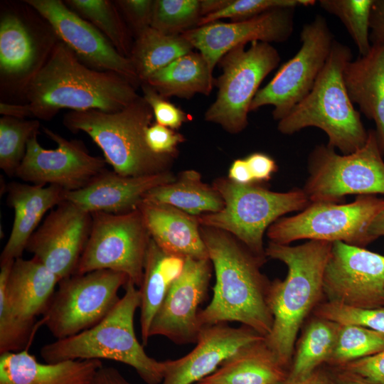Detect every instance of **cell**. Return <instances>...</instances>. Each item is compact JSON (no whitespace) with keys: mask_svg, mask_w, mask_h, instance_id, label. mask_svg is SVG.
I'll return each mask as SVG.
<instances>
[{"mask_svg":"<svg viewBox=\"0 0 384 384\" xmlns=\"http://www.w3.org/2000/svg\"><path fill=\"white\" fill-rule=\"evenodd\" d=\"M370 40L372 45H384V0H374L370 23Z\"/></svg>","mask_w":384,"mask_h":384,"instance_id":"obj_47","label":"cell"},{"mask_svg":"<svg viewBox=\"0 0 384 384\" xmlns=\"http://www.w3.org/2000/svg\"><path fill=\"white\" fill-rule=\"evenodd\" d=\"M35 323L21 319L12 311L0 284V354L26 349L35 331Z\"/></svg>","mask_w":384,"mask_h":384,"instance_id":"obj_39","label":"cell"},{"mask_svg":"<svg viewBox=\"0 0 384 384\" xmlns=\"http://www.w3.org/2000/svg\"><path fill=\"white\" fill-rule=\"evenodd\" d=\"M223 198V209L198 215L201 225L226 231L255 255L267 258L263 237L269 227L284 215L304 210L310 201L303 189L272 191L257 183L239 184L228 177L213 180Z\"/></svg>","mask_w":384,"mask_h":384,"instance_id":"obj_7","label":"cell"},{"mask_svg":"<svg viewBox=\"0 0 384 384\" xmlns=\"http://www.w3.org/2000/svg\"><path fill=\"white\" fill-rule=\"evenodd\" d=\"M51 25L59 40L87 66L110 71L128 80L136 87L140 82L130 58L120 54L93 25L61 0H26Z\"/></svg>","mask_w":384,"mask_h":384,"instance_id":"obj_17","label":"cell"},{"mask_svg":"<svg viewBox=\"0 0 384 384\" xmlns=\"http://www.w3.org/2000/svg\"><path fill=\"white\" fill-rule=\"evenodd\" d=\"M64 2L100 31L120 54L129 58L133 35L114 1L66 0Z\"/></svg>","mask_w":384,"mask_h":384,"instance_id":"obj_34","label":"cell"},{"mask_svg":"<svg viewBox=\"0 0 384 384\" xmlns=\"http://www.w3.org/2000/svg\"><path fill=\"white\" fill-rule=\"evenodd\" d=\"M208 259H185L151 322L149 337L163 336L178 345L196 343L201 331L199 306L205 301L212 277Z\"/></svg>","mask_w":384,"mask_h":384,"instance_id":"obj_18","label":"cell"},{"mask_svg":"<svg viewBox=\"0 0 384 384\" xmlns=\"http://www.w3.org/2000/svg\"><path fill=\"white\" fill-rule=\"evenodd\" d=\"M6 202L14 211L9 238L0 256V262L21 257L28 241L38 228L43 217L65 200L67 191L49 185L11 182L6 186Z\"/></svg>","mask_w":384,"mask_h":384,"instance_id":"obj_24","label":"cell"},{"mask_svg":"<svg viewBox=\"0 0 384 384\" xmlns=\"http://www.w3.org/2000/svg\"><path fill=\"white\" fill-rule=\"evenodd\" d=\"M185 259L164 252L153 240L148 247L144 274L139 287L140 329L142 345L149 339L151 322L162 304L169 287L182 271Z\"/></svg>","mask_w":384,"mask_h":384,"instance_id":"obj_29","label":"cell"},{"mask_svg":"<svg viewBox=\"0 0 384 384\" xmlns=\"http://www.w3.org/2000/svg\"><path fill=\"white\" fill-rule=\"evenodd\" d=\"M369 234L373 240L384 237V208L373 220L369 228Z\"/></svg>","mask_w":384,"mask_h":384,"instance_id":"obj_53","label":"cell"},{"mask_svg":"<svg viewBox=\"0 0 384 384\" xmlns=\"http://www.w3.org/2000/svg\"><path fill=\"white\" fill-rule=\"evenodd\" d=\"M228 178L239 184L255 183L245 159H238L232 163L228 170Z\"/></svg>","mask_w":384,"mask_h":384,"instance_id":"obj_48","label":"cell"},{"mask_svg":"<svg viewBox=\"0 0 384 384\" xmlns=\"http://www.w3.org/2000/svg\"><path fill=\"white\" fill-rule=\"evenodd\" d=\"M279 61L277 49L265 42H252L247 49L239 45L228 51L219 61L223 72L215 82L218 95L206 112L205 119L230 134L244 130L261 82Z\"/></svg>","mask_w":384,"mask_h":384,"instance_id":"obj_11","label":"cell"},{"mask_svg":"<svg viewBox=\"0 0 384 384\" xmlns=\"http://www.w3.org/2000/svg\"><path fill=\"white\" fill-rule=\"evenodd\" d=\"M145 140L154 154L176 157L178 152V145L186 139L181 133L155 122L146 129Z\"/></svg>","mask_w":384,"mask_h":384,"instance_id":"obj_44","label":"cell"},{"mask_svg":"<svg viewBox=\"0 0 384 384\" xmlns=\"http://www.w3.org/2000/svg\"><path fill=\"white\" fill-rule=\"evenodd\" d=\"M245 159L255 183H260L270 181L273 174L277 171L278 166L276 161L266 154L255 152Z\"/></svg>","mask_w":384,"mask_h":384,"instance_id":"obj_46","label":"cell"},{"mask_svg":"<svg viewBox=\"0 0 384 384\" xmlns=\"http://www.w3.org/2000/svg\"><path fill=\"white\" fill-rule=\"evenodd\" d=\"M43 132L57 147H42L38 133L35 134L14 176L31 184L54 185L73 191L84 188L107 170L105 159L90 154L82 142L67 139L45 127Z\"/></svg>","mask_w":384,"mask_h":384,"instance_id":"obj_15","label":"cell"},{"mask_svg":"<svg viewBox=\"0 0 384 384\" xmlns=\"http://www.w3.org/2000/svg\"><path fill=\"white\" fill-rule=\"evenodd\" d=\"M60 281L33 257L0 262V284L12 311L24 320L44 314Z\"/></svg>","mask_w":384,"mask_h":384,"instance_id":"obj_23","label":"cell"},{"mask_svg":"<svg viewBox=\"0 0 384 384\" xmlns=\"http://www.w3.org/2000/svg\"><path fill=\"white\" fill-rule=\"evenodd\" d=\"M134 38L151 27L153 0L114 1Z\"/></svg>","mask_w":384,"mask_h":384,"instance_id":"obj_43","label":"cell"},{"mask_svg":"<svg viewBox=\"0 0 384 384\" xmlns=\"http://www.w3.org/2000/svg\"><path fill=\"white\" fill-rule=\"evenodd\" d=\"M334 371L326 373L331 384H374L361 376L334 367Z\"/></svg>","mask_w":384,"mask_h":384,"instance_id":"obj_50","label":"cell"},{"mask_svg":"<svg viewBox=\"0 0 384 384\" xmlns=\"http://www.w3.org/2000/svg\"><path fill=\"white\" fill-rule=\"evenodd\" d=\"M233 0H201L200 6L201 18L215 14L232 2Z\"/></svg>","mask_w":384,"mask_h":384,"instance_id":"obj_52","label":"cell"},{"mask_svg":"<svg viewBox=\"0 0 384 384\" xmlns=\"http://www.w3.org/2000/svg\"><path fill=\"white\" fill-rule=\"evenodd\" d=\"M265 338L239 348L196 384H277L288 376Z\"/></svg>","mask_w":384,"mask_h":384,"instance_id":"obj_28","label":"cell"},{"mask_svg":"<svg viewBox=\"0 0 384 384\" xmlns=\"http://www.w3.org/2000/svg\"><path fill=\"white\" fill-rule=\"evenodd\" d=\"M101 360L40 363L27 349L0 354V384H88Z\"/></svg>","mask_w":384,"mask_h":384,"instance_id":"obj_26","label":"cell"},{"mask_svg":"<svg viewBox=\"0 0 384 384\" xmlns=\"http://www.w3.org/2000/svg\"><path fill=\"white\" fill-rule=\"evenodd\" d=\"M40 122L10 116L0 118V168L13 176L23 161L28 142L38 133Z\"/></svg>","mask_w":384,"mask_h":384,"instance_id":"obj_35","label":"cell"},{"mask_svg":"<svg viewBox=\"0 0 384 384\" xmlns=\"http://www.w3.org/2000/svg\"><path fill=\"white\" fill-rule=\"evenodd\" d=\"M88 384H132L114 367L100 368Z\"/></svg>","mask_w":384,"mask_h":384,"instance_id":"obj_49","label":"cell"},{"mask_svg":"<svg viewBox=\"0 0 384 384\" xmlns=\"http://www.w3.org/2000/svg\"><path fill=\"white\" fill-rule=\"evenodd\" d=\"M374 0H319L326 12L338 17L346 27L361 55L370 48V23Z\"/></svg>","mask_w":384,"mask_h":384,"instance_id":"obj_36","label":"cell"},{"mask_svg":"<svg viewBox=\"0 0 384 384\" xmlns=\"http://www.w3.org/2000/svg\"><path fill=\"white\" fill-rule=\"evenodd\" d=\"M144 82L165 98L190 99L196 93L209 95L214 79L203 56L191 51L155 72Z\"/></svg>","mask_w":384,"mask_h":384,"instance_id":"obj_31","label":"cell"},{"mask_svg":"<svg viewBox=\"0 0 384 384\" xmlns=\"http://www.w3.org/2000/svg\"><path fill=\"white\" fill-rule=\"evenodd\" d=\"M143 201L169 205L194 216L220 211L224 206L219 193L194 169L184 170L174 181L150 190Z\"/></svg>","mask_w":384,"mask_h":384,"instance_id":"obj_30","label":"cell"},{"mask_svg":"<svg viewBox=\"0 0 384 384\" xmlns=\"http://www.w3.org/2000/svg\"><path fill=\"white\" fill-rule=\"evenodd\" d=\"M300 41L296 54L257 91L250 112L272 105L273 118L279 121L310 92L326 65L335 39L326 18L319 14L303 26Z\"/></svg>","mask_w":384,"mask_h":384,"instance_id":"obj_14","label":"cell"},{"mask_svg":"<svg viewBox=\"0 0 384 384\" xmlns=\"http://www.w3.org/2000/svg\"><path fill=\"white\" fill-rule=\"evenodd\" d=\"M154 118L151 108L139 96L114 112L98 110L70 111L63 119L70 132H82L102 150L107 164L125 176L152 175L170 171L174 156L152 152L145 140Z\"/></svg>","mask_w":384,"mask_h":384,"instance_id":"obj_6","label":"cell"},{"mask_svg":"<svg viewBox=\"0 0 384 384\" xmlns=\"http://www.w3.org/2000/svg\"><path fill=\"white\" fill-rule=\"evenodd\" d=\"M352 60L350 48L334 41L326 65L307 96L283 119L278 131L292 135L306 127L321 129L328 137L327 145L342 154L362 147L368 132L353 106L346 90L343 71Z\"/></svg>","mask_w":384,"mask_h":384,"instance_id":"obj_5","label":"cell"},{"mask_svg":"<svg viewBox=\"0 0 384 384\" xmlns=\"http://www.w3.org/2000/svg\"><path fill=\"white\" fill-rule=\"evenodd\" d=\"M323 294L330 302L384 308V255L343 242H332Z\"/></svg>","mask_w":384,"mask_h":384,"instance_id":"obj_16","label":"cell"},{"mask_svg":"<svg viewBox=\"0 0 384 384\" xmlns=\"http://www.w3.org/2000/svg\"><path fill=\"white\" fill-rule=\"evenodd\" d=\"M294 10L277 9L246 20L213 22L191 28L181 36L199 50L213 73L220 60L239 45L255 41L271 44L287 41L294 29Z\"/></svg>","mask_w":384,"mask_h":384,"instance_id":"obj_20","label":"cell"},{"mask_svg":"<svg viewBox=\"0 0 384 384\" xmlns=\"http://www.w3.org/2000/svg\"><path fill=\"white\" fill-rule=\"evenodd\" d=\"M375 130L365 144L348 154H339L327 144L316 145L308 157L302 188L310 202L340 203L347 195L384 194V159Z\"/></svg>","mask_w":384,"mask_h":384,"instance_id":"obj_9","label":"cell"},{"mask_svg":"<svg viewBox=\"0 0 384 384\" xmlns=\"http://www.w3.org/2000/svg\"><path fill=\"white\" fill-rule=\"evenodd\" d=\"M338 328L339 324L319 317L310 323L299 344L287 377L306 378L322 363H327L335 347Z\"/></svg>","mask_w":384,"mask_h":384,"instance_id":"obj_33","label":"cell"},{"mask_svg":"<svg viewBox=\"0 0 384 384\" xmlns=\"http://www.w3.org/2000/svg\"><path fill=\"white\" fill-rule=\"evenodd\" d=\"M277 384H331V383L326 373L316 369L306 378L292 379L287 377Z\"/></svg>","mask_w":384,"mask_h":384,"instance_id":"obj_51","label":"cell"},{"mask_svg":"<svg viewBox=\"0 0 384 384\" xmlns=\"http://www.w3.org/2000/svg\"><path fill=\"white\" fill-rule=\"evenodd\" d=\"M200 230L215 277L212 299L198 314L201 327L237 321L266 337L273 323L267 304L271 282L261 272L267 258L226 231L204 225Z\"/></svg>","mask_w":384,"mask_h":384,"instance_id":"obj_2","label":"cell"},{"mask_svg":"<svg viewBox=\"0 0 384 384\" xmlns=\"http://www.w3.org/2000/svg\"><path fill=\"white\" fill-rule=\"evenodd\" d=\"M193 48L181 35H168L150 27L134 38L129 58L141 84Z\"/></svg>","mask_w":384,"mask_h":384,"instance_id":"obj_32","label":"cell"},{"mask_svg":"<svg viewBox=\"0 0 384 384\" xmlns=\"http://www.w3.org/2000/svg\"><path fill=\"white\" fill-rule=\"evenodd\" d=\"M128 281L122 272L100 270L61 279L44 313L43 324L56 339L75 336L100 323L120 297Z\"/></svg>","mask_w":384,"mask_h":384,"instance_id":"obj_13","label":"cell"},{"mask_svg":"<svg viewBox=\"0 0 384 384\" xmlns=\"http://www.w3.org/2000/svg\"><path fill=\"white\" fill-rule=\"evenodd\" d=\"M151 240L166 253L208 259L197 217L175 207L142 201L139 207Z\"/></svg>","mask_w":384,"mask_h":384,"instance_id":"obj_25","label":"cell"},{"mask_svg":"<svg viewBox=\"0 0 384 384\" xmlns=\"http://www.w3.org/2000/svg\"><path fill=\"white\" fill-rule=\"evenodd\" d=\"M142 97L152 110L156 123L171 128L178 129L190 119V116L181 108L162 97L146 83H141Z\"/></svg>","mask_w":384,"mask_h":384,"instance_id":"obj_42","label":"cell"},{"mask_svg":"<svg viewBox=\"0 0 384 384\" xmlns=\"http://www.w3.org/2000/svg\"><path fill=\"white\" fill-rule=\"evenodd\" d=\"M384 349V333L368 328L339 325L333 353L327 363L334 367L375 354Z\"/></svg>","mask_w":384,"mask_h":384,"instance_id":"obj_37","label":"cell"},{"mask_svg":"<svg viewBox=\"0 0 384 384\" xmlns=\"http://www.w3.org/2000/svg\"><path fill=\"white\" fill-rule=\"evenodd\" d=\"M91 214L90 235L73 274L110 270L125 274L139 288L151 240L141 210Z\"/></svg>","mask_w":384,"mask_h":384,"instance_id":"obj_12","label":"cell"},{"mask_svg":"<svg viewBox=\"0 0 384 384\" xmlns=\"http://www.w3.org/2000/svg\"><path fill=\"white\" fill-rule=\"evenodd\" d=\"M336 368L358 375L372 383L384 384V349Z\"/></svg>","mask_w":384,"mask_h":384,"instance_id":"obj_45","label":"cell"},{"mask_svg":"<svg viewBox=\"0 0 384 384\" xmlns=\"http://www.w3.org/2000/svg\"><path fill=\"white\" fill-rule=\"evenodd\" d=\"M316 2L315 0H233L222 10L201 17L197 27L215 22L222 18H232L233 21H242L271 10L310 6Z\"/></svg>","mask_w":384,"mask_h":384,"instance_id":"obj_40","label":"cell"},{"mask_svg":"<svg viewBox=\"0 0 384 384\" xmlns=\"http://www.w3.org/2000/svg\"><path fill=\"white\" fill-rule=\"evenodd\" d=\"M199 0H155L151 27L168 35H181L198 26Z\"/></svg>","mask_w":384,"mask_h":384,"instance_id":"obj_38","label":"cell"},{"mask_svg":"<svg viewBox=\"0 0 384 384\" xmlns=\"http://www.w3.org/2000/svg\"><path fill=\"white\" fill-rule=\"evenodd\" d=\"M331 247L330 242L308 240L294 246L270 241L265 247L267 257L287 267L284 280L270 283L267 304L273 323L265 341L288 368L299 328L324 295V274Z\"/></svg>","mask_w":384,"mask_h":384,"instance_id":"obj_3","label":"cell"},{"mask_svg":"<svg viewBox=\"0 0 384 384\" xmlns=\"http://www.w3.org/2000/svg\"><path fill=\"white\" fill-rule=\"evenodd\" d=\"M343 79L352 102L375 122L384 155V45L373 44L366 55L350 60L344 69Z\"/></svg>","mask_w":384,"mask_h":384,"instance_id":"obj_27","label":"cell"},{"mask_svg":"<svg viewBox=\"0 0 384 384\" xmlns=\"http://www.w3.org/2000/svg\"><path fill=\"white\" fill-rule=\"evenodd\" d=\"M176 178L171 171L125 176L107 169L84 188L67 191L65 200L90 213H123L138 208L148 191Z\"/></svg>","mask_w":384,"mask_h":384,"instance_id":"obj_22","label":"cell"},{"mask_svg":"<svg viewBox=\"0 0 384 384\" xmlns=\"http://www.w3.org/2000/svg\"><path fill=\"white\" fill-rule=\"evenodd\" d=\"M384 208V199L358 196L348 203L310 202L298 214L282 217L267 229L271 242L289 245L299 240L344 243L364 247L374 241L369 228Z\"/></svg>","mask_w":384,"mask_h":384,"instance_id":"obj_10","label":"cell"},{"mask_svg":"<svg viewBox=\"0 0 384 384\" xmlns=\"http://www.w3.org/2000/svg\"><path fill=\"white\" fill-rule=\"evenodd\" d=\"M92 214L65 200L50 210L26 250L60 280L73 275L90 235Z\"/></svg>","mask_w":384,"mask_h":384,"instance_id":"obj_19","label":"cell"},{"mask_svg":"<svg viewBox=\"0 0 384 384\" xmlns=\"http://www.w3.org/2000/svg\"><path fill=\"white\" fill-rule=\"evenodd\" d=\"M250 327L218 323L201 327L196 346L188 354L164 361L161 384L196 383L213 373L239 348L264 338Z\"/></svg>","mask_w":384,"mask_h":384,"instance_id":"obj_21","label":"cell"},{"mask_svg":"<svg viewBox=\"0 0 384 384\" xmlns=\"http://www.w3.org/2000/svg\"><path fill=\"white\" fill-rule=\"evenodd\" d=\"M59 41L48 21L25 1L1 3V102H20Z\"/></svg>","mask_w":384,"mask_h":384,"instance_id":"obj_8","label":"cell"},{"mask_svg":"<svg viewBox=\"0 0 384 384\" xmlns=\"http://www.w3.org/2000/svg\"><path fill=\"white\" fill-rule=\"evenodd\" d=\"M136 87L117 73L92 69L59 41L19 103L0 102L1 116L50 120L63 109L119 111L136 100Z\"/></svg>","mask_w":384,"mask_h":384,"instance_id":"obj_1","label":"cell"},{"mask_svg":"<svg viewBox=\"0 0 384 384\" xmlns=\"http://www.w3.org/2000/svg\"><path fill=\"white\" fill-rule=\"evenodd\" d=\"M317 317L339 325H353L384 333V308L365 309L326 302L316 309Z\"/></svg>","mask_w":384,"mask_h":384,"instance_id":"obj_41","label":"cell"},{"mask_svg":"<svg viewBox=\"0 0 384 384\" xmlns=\"http://www.w3.org/2000/svg\"><path fill=\"white\" fill-rule=\"evenodd\" d=\"M124 294L100 323L75 336L46 344L40 354L46 363L73 360H112L133 368L146 384L161 383L164 361L146 354L134 330L141 304L139 289L128 279Z\"/></svg>","mask_w":384,"mask_h":384,"instance_id":"obj_4","label":"cell"}]
</instances>
